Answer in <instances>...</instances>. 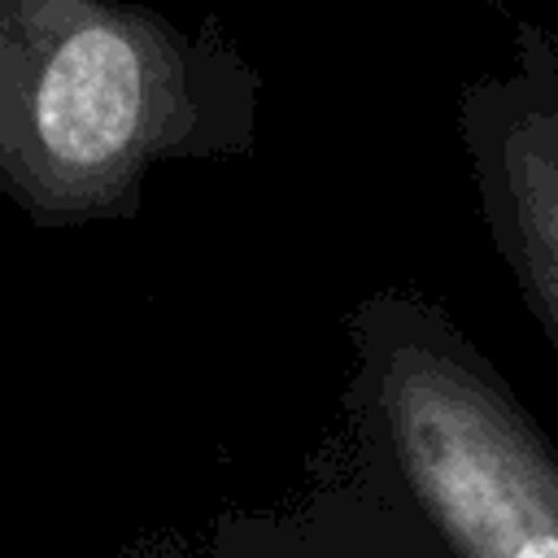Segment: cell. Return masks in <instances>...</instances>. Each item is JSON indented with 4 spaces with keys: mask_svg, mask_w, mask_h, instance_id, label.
<instances>
[{
    "mask_svg": "<svg viewBox=\"0 0 558 558\" xmlns=\"http://www.w3.org/2000/svg\"><path fill=\"white\" fill-rule=\"evenodd\" d=\"M222 558H314L310 527L296 514H266V519H244L235 536L222 541Z\"/></svg>",
    "mask_w": 558,
    "mask_h": 558,
    "instance_id": "277c9868",
    "label": "cell"
},
{
    "mask_svg": "<svg viewBox=\"0 0 558 558\" xmlns=\"http://www.w3.org/2000/svg\"><path fill=\"white\" fill-rule=\"evenodd\" d=\"M458 140L484 231L558 353V44L519 22L506 70L458 100Z\"/></svg>",
    "mask_w": 558,
    "mask_h": 558,
    "instance_id": "7a4b0ae2",
    "label": "cell"
},
{
    "mask_svg": "<svg viewBox=\"0 0 558 558\" xmlns=\"http://www.w3.org/2000/svg\"><path fill=\"white\" fill-rule=\"evenodd\" d=\"M340 453L445 558H558V445L423 292L353 305Z\"/></svg>",
    "mask_w": 558,
    "mask_h": 558,
    "instance_id": "6da1fadb",
    "label": "cell"
},
{
    "mask_svg": "<svg viewBox=\"0 0 558 558\" xmlns=\"http://www.w3.org/2000/svg\"><path fill=\"white\" fill-rule=\"evenodd\" d=\"M314 558H445L432 536L401 514L379 488H371L340 449L318 466L301 501Z\"/></svg>",
    "mask_w": 558,
    "mask_h": 558,
    "instance_id": "3957f363",
    "label": "cell"
}]
</instances>
